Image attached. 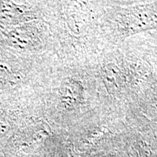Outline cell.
I'll list each match as a JSON object with an SVG mask.
<instances>
[{
    "label": "cell",
    "instance_id": "6da1fadb",
    "mask_svg": "<svg viewBox=\"0 0 157 157\" xmlns=\"http://www.w3.org/2000/svg\"><path fill=\"white\" fill-rule=\"evenodd\" d=\"M151 50L152 51V53L154 55V56L157 58V47H151Z\"/></svg>",
    "mask_w": 157,
    "mask_h": 157
}]
</instances>
